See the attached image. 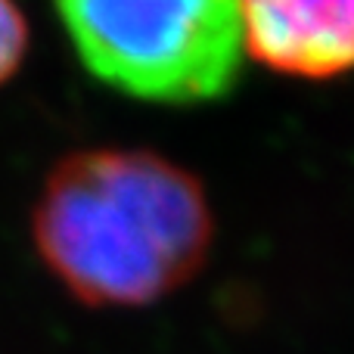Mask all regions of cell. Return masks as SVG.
Returning a JSON list of instances; mask_svg holds the SVG:
<instances>
[{
  "label": "cell",
  "instance_id": "7a4b0ae2",
  "mask_svg": "<svg viewBox=\"0 0 354 354\" xmlns=\"http://www.w3.org/2000/svg\"><path fill=\"white\" fill-rule=\"evenodd\" d=\"M84 68L165 106L212 103L245 59L243 0H53Z\"/></svg>",
  "mask_w": 354,
  "mask_h": 354
},
{
  "label": "cell",
  "instance_id": "6da1fadb",
  "mask_svg": "<svg viewBox=\"0 0 354 354\" xmlns=\"http://www.w3.org/2000/svg\"><path fill=\"white\" fill-rule=\"evenodd\" d=\"M44 268L78 305L131 311L183 289L214 243L199 177L149 149L66 156L31 212Z\"/></svg>",
  "mask_w": 354,
  "mask_h": 354
},
{
  "label": "cell",
  "instance_id": "3957f363",
  "mask_svg": "<svg viewBox=\"0 0 354 354\" xmlns=\"http://www.w3.org/2000/svg\"><path fill=\"white\" fill-rule=\"evenodd\" d=\"M245 56L270 72L326 81L354 68V0H243Z\"/></svg>",
  "mask_w": 354,
  "mask_h": 354
},
{
  "label": "cell",
  "instance_id": "277c9868",
  "mask_svg": "<svg viewBox=\"0 0 354 354\" xmlns=\"http://www.w3.org/2000/svg\"><path fill=\"white\" fill-rule=\"evenodd\" d=\"M28 50V25L12 0H0V84L22 66Z\"/></svg>",
  "mask_w": 354,
  "mask_h": 354
}]
</instances>
